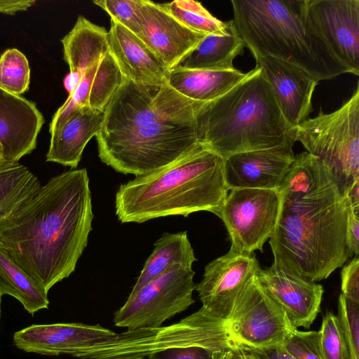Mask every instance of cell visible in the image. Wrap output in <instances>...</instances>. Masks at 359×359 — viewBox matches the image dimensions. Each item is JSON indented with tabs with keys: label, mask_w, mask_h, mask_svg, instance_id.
Returning a JSON list of instances; mask_svg holds the SVG:
<instances>
[{
	"label": "cell",
	"mask_w": 359,
	"mask_h": 359,
	"mask_svg": "<svg viewBox=\"0 0 359 359\" xmlns=\"http://www.w3.org/2000/svg\"><path fill=\"white\" fill-rule=\"evenodd\" d=\"M93 217L87 170L66 171L0 220V249L48 292L74 271Z\"/></svg>",
	"instance_id": "cell-1"
},
{
	"label": "cell",
	"mask_w": 359,
	"mask_h": 359,
	"mask_svg": "<svg viewBox=\"0 0 359 359\" xmlns=\"http://www.w3.org/2000/svg\"><path fill=\"white\" fill-rule=\"evenodd\" d=\"M203 104L168 83L140 84L123 77L95 136L100 158L135 177L168 165L198 144L196 114Z\"/></svg>",
	"instance_id": "cell-2"
},
{
	"label": "cell",
	"mask_w": 359,
	"mask_h": 359,
	"mask_svg": "<svg viewBox=\"0 0 359 359\" xmlns=\"http://www.w3.org/2000/svg\"><path fill=\"white\" fill-rule=\"evenodd\" d=\"M229 191L224 159L198 143L168 165L121 184L116 215L121 223L198 211L217 216Z\"/></svg>",
	"instance_id": "cell-3"
},
{
	"label": "cell",
	"mask_w": 359,
	"mask_h": 359,
	"mask_svg": "<svg viewBox=\"0 0 359 359\" xmlns=\"http://www.w3.org/2000/svg\"><path fill=\"white\" fill-rule=\"evenodd\" d=\"M347 205L337 182L303 197L281 200L269 238L273 264L309 281L327 278L348 258Z\"/></svg>",
	"instance_id": "cell-4"
},
{
	"label": "cell",
	"mask_w": 359,
	"mask_h": 359,
	"mask_svg": "<svg viewBox=\"0 0 359 359\" xmlns=\"http://www.w3.org/2000/svg\"><path fill=\"white\" fill-rule=\"evenodd\" d=\"M196 132L198 143L226 159L280 145L293 135L294 128L256 65L227 93L201 104L196 114Z\"/></svg>",
	"instance_id": "cell-5"
},
{
	"label": "cell",
	"mask_w": 359,
	"mask_h": 359,
	"mask_svg": "<svg viewBox=\"0 0 359 359\" xmlns=\"http://www.w3.org/2000/svg\"><path fill=\"white\" fill-rule=\"evenodd\" d=\"M233 25L255 59L271 57L318 81L346 70L311 22L305 0H232Z\"/></svg>",
	"instance_id": "cell-6"
},
{
	"label": "cell",
	"mask_w": 359,
	"mask_h": 359,
	"mask_svg": "<svg viewBox=\"0 0 359 359\" xmlns=\"http://www.w3.org/2000/svg\"><path fill=\"white\" fill-rule=\"evenodd\" d=\"M231 338L226 320L203 308L168 326L127 330L114 338L80 351L82 359L150 358L173 348L200 346L213 351L237 346Z\"/></svg>",
	"instance_id": "cell-7"
},
{
	"label": "cell",
	"mask_w": 359,
	"mask_h": 359,
	"mask_svg": "<svg viewBox=\"0 0 359 359\" xmlns=\"http://www.w3.org/2000/svg\"><path fill=\"white\" fill-rule=\"evenodd\" d=\"M295 141L319 158L345 196L359 182V85L338 109L316 116L294 128Z\"/></svg>",
	"instance_id": "cell-8"
},
{
	"label": "cell",
	"mask_w": 359,
	"mask_h": 359,
	"mask_svg": "<svg viewBox=\"0 0 359 359\" xmlns=\"http://www.w3.org/2000/svg\"><path fill=\"white\" fill-rule=\"evenodd\" d=\"M192 267L178 265L146 284L114 313L115 326L133 330L158 327L195 301Z\"/></svg>",
	"instance_id": "cell-9"
},
{
	"label": "cell",
	"mask_w": 359,
	"mask_h": 359,
	"mask_svg": "<svg viewBox=\"0 0 359 359\" xmlns=\"http://www.w3.org/2000/svg\"><path fill=\"white\" fill-rule=\"evenodd\" d=\"M281 208L278 190L234 189L229 190L217 216L222 219L231 241L230 250L252 254L274 232Z\"/></svg>",
	"instance_id": "cell-10"
},
{
	"label": "cell",
	"mask_w": 359,
	"mask_h": 359,
	"mask_svg": "<svg viewBox=\"0 0 359 359\" xmlns=\"http://www.w3.org/2000/svg\"><path fill=\"white\" fill-rule=\"evenodd\" d=\"M226 327L235 343L252 348L281 346L295 328L282 307L263 288L257 274L238 294Z\"/></svg>",
	"instance_id": "cell-11"
},
{
	"label": "cell",
	"mask_w": 359,
	"mask_h": 359,
	"mask_svg": "<svg viewBox=\"0 0 359 359\" xmlns=\"http://www.w3.org/2000/svg\"><path fill=\"white\" fill-rule=\"evenodd\" d=\"M308 17L347 73L359 75V0H305Z\"/></svg>",
	"instance_id": "cell-12"
},
{
	"label": "cell",
	"mask_w": 359,
	"mask_h": 359,
	"mask_svg": "<svg viewBox=\"0 0 359 359\" xmlns=\"http://www.w3.org/2000/svg\"><path fill=\"white\" fill-rule=\"evenodd\" d=\"M260 269L254 253L231 250L210 262L205 267L203 279L195 287L202 308L226 320L238 294Z\"/></svg>",
	"instance_id": "cell-13"
},
{
	"label": "cell",
	"mask_w": 359,
	"mask_h": 359,
	"mask_svg": "<svg viewBox=\"0 0 359 359\" xmlns=\"http://www.w3.org/2000/svg\"><path fill=\"white\" fill-rule=\"evenodd\" d=\"M294 133L276 147L238 153L224 159L229 190L264 189L278 190L290 168L294 155Z\"/></svg>",
	"instance_id": "cell-14"
},
{
	"label": "cell",
	"mask_w": 359,
	"mask_h": 359,
	"mask_svg": "<svg viewBox=\"0 0 359 359\" xmlns=\"http://www.w3.org/2000/svg\"><path fill=\"white\" fill-rule=\"evenodd\" d=\"M117 334L100 326L82 323L32 325L16 332L13 343L27 353L76 357L85 348L114 338Z\"/></svg>",
	"instance_id": "cell-15"
},
{
	"label": "cell",
	"mask_w": 359,
	"mask_h": 359,
	"mask_svg": "<svg viewBox=\"0 0 359 359\" xmlns=\"http://www.w3.org/2000/svg\"><path fill=\"white\" fill-rule=\"evenodd\" d=\"M137 36L170 71L178 66L205 35L189 29L159 4L142 0V26Z\"/></svg>",
	"instance_id": "cell-16"
},
{
	"label": "cell",
	"mask_w": 359,
	"mask_h": 359,
	"mask_svg": "<svg viewBox=\"0 0 359 359\" xmlns=\"http://www.w3.org/2000/svg\"><path fill=\"white\" fill-rule=\"evenodd\" d=\"M257 277L265 291L282 307L291 325L309 328L320 311V284L290 273L273 264L260 269Z\"/></svg>",
	"instance_id": "cell-17"
},
{
	"label": "cell",
	"mask_w": 359,
	"mask_h": 359,
	"mask_svg": "<svg viewBox=\"0 0 359 359\" xmlns=\"http://www.w3.org/2000/svg\"><path fill=\"white\" fill-rule=\"evenodd\" d=\"M271 86L287 124L294 128L313 111L312 97L318 81L302 69L271 57L255 59Z\"/></svg>",
	"instance_id": "cell-18"
},
{
	"label": "cell",
	"mask_w": 359,
	"mask_h": 359,
	"mask_svg": "<svg viewBox=\"0 0 359 359\" xmlns=\"http://www.w3.org/2000/svg\"><path fill=\"white\" fill-rule=\"evenodd\" d=\"M44 122L35 103L0 88V143L5 160L18 162L30 154Z\"/></svg>",
	"instance_id": "cell-19"
},
{
	"label": "cell",
	"mask_w": 359,
	"mask_h": 359,
	"mask_svg": "<svg viewBox=\"0 0 359 359\" xmlns=\"http://www.w3.org/2000/svg\"><path fill=\"white\" fill-rule=\"evenodd\" d=\"M108 32L109 53L124 78L140 84L167 83L170 71L136 34L112 20Z\"/></svg>",
	"instance_id": "cell-20"
},
{
	"label": "cell",
	"mask_w": 359,
	"mask_h": 359,
	"mask_svg": "<svg viewBox=\"0 0 359 359\" xmlns=\"http://www.w3.org/2000/svg\"><path fill=\"white\" fill-rule=\"evenodd\" d=\"M123 79L115 60L109 53L83 74L76 90L55 113V118L65 121L77 109L85 107L104 111Z\"/></svg>",
	"instance_id": "cell-21"
},
{
	"label": "cell",
	"mask_w": 359,
	"mask_h": 359,
	"mask_svg": "<svg viewBox=\"0 0 359 359\" xmlns=\"http://www.w3.org/2000/svg\"><path fill=\"white\" fill-rule=\"evenodd\" d=\"M104 111L88 107L77 109L59 128L50 133L46 161L76 168L88 142L100 131Z\"/></svg>",
	"instance_id": "cell-22"
},
{
	"label": "cell",
	"mask_w": 359,
	"mask_h": 359,
	"mask_svg": "<svg viewBox=\"0 0 359 359\" xmlns=\"http://www.w3.org/2000/svg\"><path fill=\"white\" fill-rule=\"evenodd\" d=\"M61 42L69 72L81 77L109 53L107 29L81 15L78 17L74 26Z\"/></svg>",
	"instance_id": "cell-23"
},
{
	"label": "cell",
	"mask_w": 359,
	"mask_h": 359,
	"mask_svg": "<svg viewBox=\"0 0 359 359\" xmlns=\"http://www.w3.org/2000/svg\"><path fill=\"white\" fill-rule=\"evenodd\" d=\"M247 75L236 69L195 70L176 67L169 72L168 85L197 102H211L233 88Z\"/></svg>",
	"instance_id": "cell-24"
},
{
	"label": "cell",
	"mask_w": 359,
	"mask_h": 359,
	"mask_svg": "<svg viewBox=\"0 0 359 359\" xmlns=\"http://www.w3.org/2000/svg\"><path fill=\"white\" fill-rule=\"evenodd\" d=\"M154 245V249L147 259L128 298L172 266L192 267L197 260L187 231L165 232Z\"/></svg>",
	"instance_id": "cell-25"
},
{
	"label": "cell",
	"mask_w": 359,
	"mask_h": 359,
	"mask_svg": "<svg viewBox=\"0 0 359 359\" xmlns=\"http://www.w3.org/2000/svg\"><path fill=\"white\" fill-rule=\"evenodd\" d=\"M245 47L232 25L226 35L205 36L177 67L195 70H231L235 69L234 59L243 53Z\"/></svg>",
	"instance_id": "cell-26"
},
{
	"label": "cell",
	"mask_w": 359,
	"mask_h": 359,
	"mask_svg": "<svg viewBox=\"0 0 359 359\" xmlns=\"http://www.w3.org/2000/svg\"><path fill=\"white\" fill-rule=\"evenodd\" d=\"M334 182V177L322 161L304 151L294 156L278 191L281 200H289L303 197Z\"/></svg>",
	"instance_id": "cell-27"
},
{
	"label": "cell",
	"mask_w": 359,
	"mask_h": 359,
	"mask_svg": "<svg viewBox=\"0 0 359 359\" xmlns=\"http://www.w3.org/2000/svg\"><path fill=\"white\" fill-rule=\"evenodd\" d=\"M41 187L38 178L26 166L0 160V220L32 198Z\"/></svg>",
	"instance_id": "cell-28"
},
{
	"label": "cell",
	"mask_w": 359,
	"mask_h": 359,
	"mask_svg": "<svg viewBox=\"0 0 359 359\" xmlns=\"http://www.w3.org/2000/svg\"><path fill=\"white\" fill-rule=\"evenodd\" d=\"M48 292L0 249V296L17 299L30 314L48 309Z\"/></svg>",
	"instance_id": "cell-29"
},
{
	"label": "cell",
	"mask_w": 359,
	"mask_h": 359,
	"mask_svg": "<svg viewBox=\"0 0 359 359\" xmlns=\"http://www.w3.org/2000/svg\"><path fill=\"white\" fill-rule=\"evenodd\" d=\"M159 5L189 29L205 36L226 35L233 25L232 20L223 22L217 19L198 1L175 0Z\"/></svg>",
	"instance_id": "cell-30"
},
{
	"label": "cell",
	"mask_w": 359,
	"mask_h": 359,
	"mask_svg": "<svg viewBox=\"0 0 359 359\" xmlns=\"http://www.w3.org/2000/svg\"><path fill=\"white\" fill-rule=\"evenodd\" d=\"M30 68L26 56L16 48L5 50L0 57V88L20 95L28 90Z\"/></svg>",
	"instance_id": "cell-31"
},
{
	"label": "cell",
	"mask_w": 359,
	"mask_h": 359,
	"mask_svg": "<svg viewBox=\"0 0 359 359\" xmlns=\"http://www.w3.org/2000/svg\"><path fill=\"white\" fill-rule=\"evenodd\" d=\"M337 317L348 359H359V304L347 299L341 293L338 298Z\"/></svg>",
	"instance_id": "cell-32"
},
{
	"label": "cell",
	"mask_w": 359,
	"mask_h": 359,
	"mask_svg": "<svg viewBox=\"0 0 359 359\" xmlns=\"http://www.w3.org/2000/svg\"><path fill=\"white\" fill-rule=\"evenodd\" d=\"M93 3L105 11L111 20L136 35L140 33L142 0H96Z\"/></svg>",
	"instance_id": "cell-33"
},
{
	"label": "cell",
	"mask_w": 359,
	"mask_h": 359,
	"mask_svg": "<svg viewBox=\"0 0 359 359\" xmlns=\"http://www.w3.org/2000/svg\"><path fill=\"white\" fill-rule=\"evenodd\" d=\"M281 346L293 359H323L319 331H300L294 328Z\"/></svg>",
	"instance_id": "cell-34"
},
{
	"label": "cell",
	"mask_w": 359,
	"mask_h": 359,
	"mask_svg": "<svg viewBox=\"0 0 359 359\" xmlns=\"http://www.w3.org/2000/svg\"><path fill=\"white\" fill-rule=\"evenodd\" d=\"M320 332V348L323 359H348L346 345L337 316L327 311Z\"/></svg>",
	"instance_id": "cell-35"
},
{
	"label": "cell",
	"mask_w": 359,
	"mask_h": 359,
	"mask_svg": "<svg viewBox=\"0 0 359 359\" xmlns=\"http://www.w3.org/2000/svg\"><path fill=\"white\" fill-rule=\"evenodd\" d=\"M341 294L359 304V258L355 256L341 272Z\"/></svg>",
	"instance_id": "cell-36"
},
{
	"label": "cell",
	"mask_w": 359,
	"mask_h": 359,
	"mask_svg": "<svg viewBox=\"0 0 359 359\" xmlns=\"http://www.w3.org/2000/svg\"><path fill=\"white\" fill-rule=\"evenodd\" d=\"M212 349L200 346H191L170 348L157 353L149 358L151 359H212Z\"/></svg>",
	"instance_id": "cell-37"
},
{
	"label": "cell",
	"mask_w": 359,
	"mask_h": 359,
	"mask_svg": "<svg viewBox=\"0 0 359 359\" xmlns=\"http://www.w3.org/2000/svg\"><path fill=\"white\" fill-rule=\"evenodd\" d=\"M346 205V244L348 255L350 257L359 255V207L348 203Z\"/></svg>",
	"instance_id": "cell-38"
},
{
	"label": "cell",
	"mask_w": 359,
	"mask_h": 359,
	"mask_svg": "<svg viewBox=\"0 0 359 359\" xmlns=\"http://www.w3.org/2000/svg\"><path fill=\"white\" fill-rule=\"evenodd\" d=\"M245 348L253 355L255 359H293L284 351L281 346L267 348Z\"/></svg>",
	"instance_id": "cell-39"
},
{
	"label": "cell",
	"mask_w": 359,
	"mask_h": 359,
	"mask_svg": "<svg viewBox=\"0 0 359 359\" xmlns=\"http://www.w3.org/2000/svg\"><path fill=\"white\" fill-rule=\"evenodd\" d=\"M36 3L35 0H0V13L14 15L18 12L27 11Z\"/></svg>",
	"instance_id": "cell-40"
},
{
	"label": "cell",
	"mask_w": 359,
	"mask_h": 359,
	"mask_svg": "<svg viewBox=\"0 0 359 359\" xmlns=\"http://www.w3.org/2000/svg\"><path fill=\"white\" fill-rule=\"evenodd\" d=\"M212 359H255L245 347L237 345L213 352Z\"/></svg>",
	"instance_id": "cell-41"
},
{
	"label": "cell",
	"mask_w": 359,
	"mask_h": 359,
	"mask_svg": "<svg viewBox=\"0 0 359 359\" xmlns=\"http://www.w3.org/2000/svg\"><path fill=\"white\" fill-rule=\"evenodd\" d=\"M81 76L75 73H69L64 80V86L66 90L68 91L69 95L72 94L77 88Z\"/></svg>",
	"instance_id": "cell-42"
},
{
	"label": "cell",
	"mask_w": 359,
	"mask_h": 359,
	"mask_svg": "<svg viewBox=\"0 0 359 359\" xmlns=\"http://www.w3.org/2000/svg\"><path fill=\"white\" fill-rule=\"evenodd\" d=\"M4 159V149L2 145L0 143V160Z\"/></svg>",
	"instance_id": "cell-43"
},
{
	"label": "cell",
	"mask_w": 359,
	"mask_h": 359,
	"mask_svg": "<svg viewBox=\"0 0 359 359\" xmlns=\"http://www.w3.org/2000/svg\"><path fill=\"white\" fill-rule=\"evenodd\" d=\"M136 359H151V358H136Z\"/></svg>",
	"instance_id": "cell-44"
},
{
	"label": "cell",
	"mask_w": 359,
	"mask_h": 359,
	"mask_svg": "<svg viewBox=\"0 0 359 359\" xmlns=\"http://www.w3.org/2000/svg\"><path fill=\"white\" fill-rule=\"evenodd\" d=\"M1 297L0 296V313H1Z\"/></svg>",
	"instance_id": "cell-45"
}]
</instances>
